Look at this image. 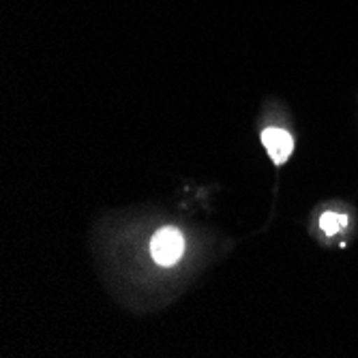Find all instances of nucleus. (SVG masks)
Instances as JSON below:
<instances>
[{"mask_svg":"<svg viewBox=\"0 0 358 358\" xmlns=\"http://www.w3.org/2000/svg\"><path fill=\"white\" fill-rule=\"evenodd\" d=\"M185 253V236L176 227H164L150 241V255L159 266H174Z\"/></svg>","mask_w":358,"mask_h":358,"instance_id":"f257e3e1","label":"nucleus"},{"mask_svg":"<svg viewBox=\"0 0 358 358\" xmlns=\"http://www.w3.org/2000/svg\"><path fill=\"white\" fill-rule=\"evenodd\" d=\"M262 144L271 157V161L275 166H283L289 159L292 150H294V140L285 131V129H277V127H268L262 131Z\"/></svg>","mask_w":358,"mask_h":358,"instance_id":"f03ea898","label":"nucleus"},{"mask_svg":"<svg viewBox=\"0 0 358 358\" xmlns=\"http://www.w3.org/2000/svg\"><path fill=\"white\" fill-rule=\"evenodd\" d=\"M345 223H348V219H345L343 215H337V213H324V215L320 217V227H322V230L327 232L329 236H333V234H337L339 230H343Z\"/></svg>","mask_w":358,"mask_h":358,"instance_id":"7ed1b4c3","label":"nucleus"}]
</instances>
